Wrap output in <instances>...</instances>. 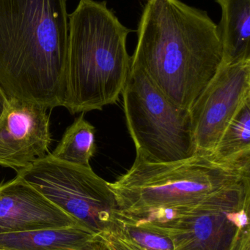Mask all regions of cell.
I'll use <instances>...</instances> for the list:
<instances>
[{
  "instance_id": "cell-1",
  "label": "cell",
  "mask_w": 250,
  "mask_h": 250,
  "mask_svg": "<svg viewBox=\"0 0 250 250\" xmlns=\"http://www.w3.org/2000/svg\"><path fill=\"white\" fill-rule=\"evenodd\" d=\"M223 62L217 25L180 0H147L132 67L173 103L189 110Z\"/></svg>"
},
{
  "instance_id": "cell-2",
  "label": "cell",
  "mask_w": 250,
  "mask_h": 250,
  "mask_svg": "<svg viewBox=\"0 0 250 250\" xmlns=\"http://www.w3.org/2000/svg\"><path fill=\"white\" fill-rule=\"evenodd\" d=\"M68 0H0V87L46 109L66 93Z\"/></svg>"
},
{
  "instance_id": "cell-3",
  "label": "cell",
  "mask_w": 250,
  "mask_h": 250,
  "mask_svg": "<svg viewBox=\"0 0 250 250\" xmlns=\"http://www.w3.org/2000/svg\"><path fill=\"white\" fill-rule=\"evenodd\" d=\"M132 32L107 7V1L80 0L68 14L63 107L69 112L101 111L117 104L130 73L126 41Z\"/></svg>"
},
{
  "instance_id": "cell-4",
  "label": "cell",
  "mask_w": 250,
  "mask_h": 250,
  "mask_svg": "<svg viewBox=\"0 0 250 250\" xmlns=\"http://www.w3.org/2000/svg\"><path fill=\"white\" fill-rule=\"evenodd\" d=\"M250 177L195 154L170 163H154L136 157L131 168L109 183L119 209L141 217L159 210L195 205L222 188Z\"/></svg>"
},
{
  "instance_id": "cell-5",
  "label": "cell",
  "mask_w": 250,
  "mask_h": 250,
  "mask_svg": "<svg viewBox=\"0 0 250 250\" xmlns=\"http://www.w3.org/2000/svg\"><path fill=\"white\" fill-rule=\"evenodd\" d=\"M122 95L136 157L163 163L197 154L189 110L173 104L142 70L131 66Z\"/></svg>"
},
{
  "instance_id": "cell-6",
  "label": "cell",
  "mask_w": 250,
  "mask_h": 250,
  "mask_svg": "<svg viewBox=\"0 0 250 250\" xmlns=\"http://www.w3.org/2000/svg\"><path fill=\"white\" fill-rule=\"evenodd\" d=\"M250 177L178 210L166 225L174 250H250Z\"/></svg>"
},
{
  "instance_id": "cell-7",
  "label": "cell",
  "mask_w": 250,
  "mask_h": 250,
  "mask_svg": "<svg viewBox=\"0 0 250 250\" xmlns=\"http://www.w3.org/2000/svg\"><path fill=\"white\" fill-rule=\"evenodd\" d=\"M48 201L95 235L105 230L118 210L109 185L91 167L47 155L16 172Z\"/></svg>"
},
{
  "instance_id": "cell-8",
  "label": "cell",
  "mask_w": 250,
  "mask_h": 250,
  "mask_svg": "<svg viewBox=\"0 0 250 250\" xmlns=\"http://www.w3.org/2000/svg\"><path fill=\"white\" fill-rule=\"evenodd\" d=\"M250 98V59L222 62L189 108L196 154L208 156L241 105Z\"/></svg>"
},
{
  "instance_id": "cell-9",
  "label": "cell",
  "mask_w": 250,
  "mask_h": 250,
  "mask_svg": "<svg viewBox=\"0 0 250 250\" xmlns=\"http://www.w3.org/2000/svg\"><path fill=\"white\" fill-rule=\"evenodd\" d=\"M47 110L35 103L9 98L0 117V166L17 172L49 154Z\"/></svg>"
},
{
  "instance_id": "cell-10",
  "label": "cell",
  "mask_w": 250,
  "mask_h": 250,
  "mask_svg": "<svg viewBox=\"0 0 250 250\" xmlns=\"http://www.w3.org/2000/svg\"><path fill=\"white\" fill-rule=\"evenodd\" d=\"M79 226L26 181L0 185V234Z\"/></svg>"
},
{
  "instance_id": "cell-11",
  "label": "cell",
  "mask_w": 250,
  "mask_h": 250,
  "mask_svg": "<svg viewBox=\"0 0 250 250\" xmlns=\"http://www.w3.org/2000/svg\"><path fill=\"white\" fill-rule=\"evenodd\" d=\"M100 250H174L169 229L120 209L110 226L95 235Z\"/></svg>"
},
{
  "instance_id": "cell-12",
  "label": "cell",
  "mask_w": 250,
  "mask_h": 250,
  "mask_svg": "<svg viewBox=\"0 0 250 250\" xmlns=\"http://www.w3.org/2000/svg\"><path fill=\"white\" fill-rule=\"evenodd\" d=\"M0 250H100L95 235L80 226L0 234Z\"/></svg>"
},
{
  "instance_id": "cell-13",
  "label": "cell",
  "mask_w": 250,
  "mask_h": 250,
  "mask_svg": "<svg viewBox=\"0 0 250 250\" xmlns=\"http://www.w3.org/2000/svg\"><path fill=\"white\" fill-rule=\"evenodd\" d=\"M222 9L217 32L223 46V62L250 59V0H215Z\"/></svg>"
},
{
  "instance_id": "cell-14",
  "label": "cell",
  "mask_w": 250,
  "mask_h": 250,
  "mask_svg": "<svg viewBox=\"0 0 250 250\" xmlns=\"http://www.w3.org/2000/svg\"><path fill=\"white\" fill-rule=\"evenodd\" d=\"M208 157L223 167L250 173V98L241 105Z\"/></svg>"
},
{
  "instance_id": "cell-15",
  "label": "cell",
  "mask_w": 250,
  "mask_h": 250,
  "mask_svg": "<svg viewBox=\"0 0 250 250\" xmlns=\"http://www.w3.org/2000/svg\"><path fill=\"white\" fill-rule=\"evenodd\" d=\"M95 129L84 113L66 129L55 149L48 155L68 164L91 167L90 161L96 151Z\"/></svg>"
},
{
  "instance_id": "cell-16",
  "label": "cell",
  "mask_w": 250,
  "mask_h": 250,
  "mask_svg": "<svg viewBox=\"0 0 250 250\" xmlns=\"http://www.w3.org/2000/svg\"><path fill=\"white\" fill-rule=\"evenodd\" d=\"M8 101L9 98H7V95H5L2 89L0 87V117L2 115L4 110H5L7 104H8Z\"/></svg>"
}]
</instances>
